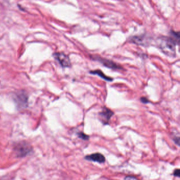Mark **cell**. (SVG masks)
Instances as JSON below:
<instances>
[{"mask_svg":"<svg viewBox=\"0 0 180 180\" xmlns=\"http://www.w3.org/2000/svg\"><path fill=\"white\" fill-rule=\"evenodd\" d=\"M180 33L171 30L169 37H161L157 40L156 44L159 49L165 55L170 57L176 56V46L179 44Z\"/></svg>","mask_w":180,"mask_h":180,"instance_id":"obj_1","label":"cell"},{"mask_svg":"<svg viewBox=\"0 0 180 180\" xmlns=\"http://www.w3.org/2000/svg\"><path fill=\"white\" fill-rule=\"evenodd\" d=\"M92 59L95 61H97L98 62L101 63L103 65L107 68L111 69L112 70H122L123 68L120 65H118L117 63H114V61L111 60L107 59L105 58L101 57L98 56H91Z\"/></svg>","mask_w":180,"mask_h":180,"instance_id":"obj_2","label":"cell"},{"mask_svg":"<svg viewBox=\"0 0 180 180\" xmlns=\"http://www.w3.org/2000/svg\"><path fill=\"white\" fill-rule=\"evenodd\" d=\"M14 150L18 157H24L30 154L32 148L26 143H20L16 145Z\"/></svg>","mask_w":180,"mask_h":180,"instance_id":"obj_3","label":"cell"},{"mask_svg":"<svg viewBox=\"0 0 180 180\" xmlns=\"http://www.w3.org/2000/svg\"><path fill=\"white\" fill-rule=\"evenodd\" d=\"M114 115L112 110L106 107H104L102 110L99 113L100 120L104 125H107L112 116Z\"/></svg>","mask_w":180,"mask_h":180,"instance_id":"obj_4","label":"cell"},{"mask_svg":"<svg viewBox=\"0 0 180 180\" xmlns=\"http://www.w3.org/2000/svg\"><path fill=\"white\" fill-rule=\"evenodd\" d=\"M55 59L59 61L60 65L63 67H69L71 66V61L68 56L63 52L56 53Z\"/></svg>","mask_w":180,"mask_h":180,"instance_id":"obj_5","label":"cell"},{"mask_svg":"<svg viewBox=\"0 0 180 180\" xmlns=\"http://www.w3.org/2000/svg\"><path fill=\"white\" fill-rule=\"evenodd\" d=\"M85 159L88 161L98 162L99 163H104L106 161L105 156L101 153H94L89 155L86 156Z\"/></svg>","mask_w":180,"mask_h":180,"instance_id":"obj_6","label":"cell"},{"mask_svg":"<svg viewBox=\"0 0 180 180\" xmlns=\"http://www.w3.org/2000/svg\"><path fill=\"white\" fill-rule=\"evenodd\" d=\"M15 101L16 104L21 107H25L27 105V95L24 93H18L15 95Z\"/></svg>","mask_w":180,"mask_h":180,"instance_id":"obj_7","label":"cell"},{"mask_svg":"<svg viewBox=\"0 0 180 180\" xmlns=\"http://www.w3.org/2000/svg\"><path fill=\"white\" fill-rule=\"evenodd\" d=\"M90 74H93V75H96L99 77H100L102 79H104L105 80H106L107 82H112L113 80V78H112L110 77L107 76L105 74L103 73V72L101 70H95L93 71H90Z\"/></svg>","mask_w":180,"mask_h":180,"instance_id":"obj_8","label":"cell"},{"mask_svg":"<svg viewBox=\"0 0 180 180\" xmlns=\"http://www.w3.org/2000/svg\"><path fill=\"white\" fill-rule=\"evenodd\" d=\"M145 37L144 36H135L131 39V41L137 45L144 46Z\"/></svg>","mask_w":180,"mask_h":180,"instance_id":"obj_9","label":"cell"},{"mask_svg":"<svg viewBox=\"0 0 180 180\" xmlns=\"http://www.w3.org/2000/svg\"><path fill=\"white\" fill-rule=\"evenodd\" d=\"M77 136L79 137V139H83V140H84V141H87V140L89 139V138H90L89 135H86V134H85L84 133L81 132V131L77 133Z\"/></svg>","mask_w":180,"mask_h":180,"instance_id":"obj_10","label":"cell"},{"mask_svg":"<svg viewBox=\"0 0 180 180\" xmlns=\"http://www.w3.org/2000/svg\"><path fill=\"white\" fill-rule=\"evenodd\" d=\"M173 140L174 141V142H175V143L177 145V146H180V137L179 136H174L173 137Z\"/></svg>","mask_w":180,"mask_h":180,"instance_id":"obj_11","label":"cell"},{"mask_svg":"<svg viewBox=\"0 0 180 180\" xmlns=\"http://www.w3.org/2000/svg\"><path fill=\"white\" fill-rule=\"evenodd\" d=\"M140 100H141V101L143 103V104H146L147 103H150V101H149V100L146 97H141V99H140Z\"/></svg>","mask_w":180,"mask_h":180,"instance_id":"obj_12","label":"cell"},{"mask_svg":"<svg viewBox=\"0 0 180 180\" xmlns=\"http://www.w3.org/2000/svg\"><path fill=\"white\" fill-rule=\"evenodd\" d=\"M173 175L174 176L176 177H180V169H175L174 171L173 172Z\"/></svg>","mask_w":180,"mask_h":180,"instance_id":"obj_13","label":"cell"},{"mask_svg":"<svg viewBox=\"0 0 180 180\" xmlns=\"http://www.w3.org/2000/svg\"><path fill=\"white\" fill-rule=\"evenodd\" d=\"M125 179H137L136 177H134V176H127L125 178Z\"/></svg>","mask_w":180,"mask_h":180,"instance_id":"obj_14","label":"cell"}]
</instances>
